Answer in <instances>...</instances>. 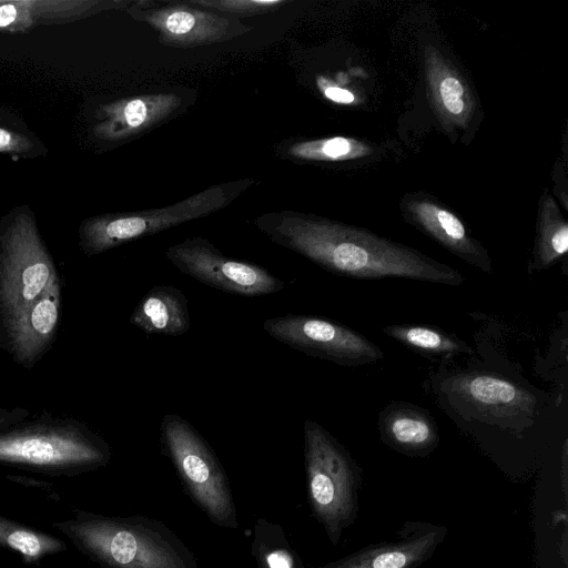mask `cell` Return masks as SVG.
Listing matches in <instances>:
<instances>
[{"label": "cell", "mask_w": 568, "mask_h": 568, "mask_svg": "<svg viewBox=\"0 0 568 568\" xmlns=\"http://www.w3.org/2000/svg\"><path fill=\"white\" fill-rule=\"evenodd\" d=\"M110 444L85 422L42 410L0 432V465L74 477L105 467Z\"/></svg>", "instance_id": "cell-4"}, {"label": "cell", "mask_w": 568, "mask_h": 568, "mask_svg": "<svg viewBox=\"0 0 568 568\" xmlns=\"http://www.w3.org/2000/svg\"><path fill=\"white\" fill-rule=\"evenodd\" d=\"M307 500L312 516L337 545L358 515L363 469L351 453L317 422L303 424Z\"/></svg>", "instance_id": "cell-5"}, {"label": "cell", "mask_w": 568, "mask_h": 568, "mask_svg": "<svg viewBox=\"0 0 568 568\" xmlns=\"http://www.w3.org/2000/svg\"><path fill=\"white\" fill-rule=\"evenodd\" d=\"M362 146L356 141L345 138H331L305 141L293 144L288 152L303 160H343L362 153Z\"/></svg>", "instance_id": "cell-19"}, {"label": "cell", "mask_w": 568, "mask_h": 568, "mask_svg": "<svg viewBox=\"0 0 568 568\" xmlns=\"http://www.w3.org/2000/svg\"><path fill=\"white\" fill-rule=\"evenodd\" d=\"M324 94L327 99L337 103H352L354 101L353 93L342 88L327 87L324 89Z\"/></svg>", "instance_id": "cell-25"}, {"label": "cell", "mask_w": 568, "mask_h": 568, "mask_svg": "<svg viewBox=\"0 0 568 568\" xmlns=\"http://www.w3.org/2000/svg\"><path fill=\"white\" fill-rule=\"evenodd\" d=\"M165 256L181 273L225 293L262 296L285 287V283L266 268L227 257L202 237L170 246Z\"/></svg>", "instance_id": "cell-9"}, {"label": "cell", "mask_w": 568, "mask_h": 568, "mask_svg": "<svg viewBox=\"0 0 568 568\" xmlns=\"http://www.w3.org/2000/svg\"><path fill=\"white\" fill-rule=\"evenodd\" d=\"M28 10L21 1L0 2V29L27 27Z\"/></svg>", "instance_id": "cell-22"}, {"label": "cell", "mask_w": 568, "mask_h": 568, "mask_svg": "<svg viewBox=\"0 0 568 568\" xmlns=\"http://www.w3.org/2000/svg\"><path fill=\"white\" fill-rule=\"evenodd\" d=\"M136 17L158 31L162 43L178 48L222 42L251 30L235 19L186 4L142 10Z\"/></svg>", "instance_id": "cell-11"}, {"label": "cell", "mask_w": 568, "mask_h": 568, "mask_svg": "<svg viewBox=\"0 0 568 568\" xmlns=\"http://www.w3.org/2000/svg\"><path fill=\"white\" fill-rule=\"evenodd\" d=\"M382 440L390 448L413 457H425L439 443V433L432 415L413 404L392 403L379 414Z\"/></svg>", "instance_id": "cell-12"}, {"label": "cell", "mask_w": 568, "mask_h": 568, "mask_svg": "<svg viewBox=\"0 0 568 568\" xmlns=\"http://www.w3.org/2000/svg\"><path fill=\"white\" fill-rule=\"evenodd\" d=\"M258 226L273 242L341 276L464 282L455 268L358 229L294 213L264 220Z\"/></svg>", "instance_id": "cell-2"}, {"label": "cell", "mask_w": 568, "mask_h": 568, "mask_svg": "<svg viewBox=\"0 0 568 568\" xmlns=\"http://www.w3.org/2000/svg\"><path fill=\"white\" fill-rule=\"evenodd\" d=\"M0 547L19 555L27 565H38L45 558L68 549L61 538L12 520L0 514Z\"/></svg>", "instance_id": "cell-15"}, {"label": "cell", "mask_w": 568, "mask_h": 568, "mask_svg": "<svg viewBox=\"0 0 568 568\" xmlns=\"http://www.w3.org/2000/svg\"><path fill=\"white\" fill-rule=\"evenodd\" d=\"M442 101L446 109L453 114H460L465 103L463 100L464 88L459 80L453 77L445 78L439 87Z\"/></svg>", "instance_id": "cell-21"}, {"label": "cell", "mask_w": 568, "mask_h": 568, "mask_svg": "<svg viewBox=\"0 0 568 568\" xmlns=\"http://www.w3.org/2000/svg\"><path fill=\"white\" fill-rule=\"evenodd\" d=\"M51 526L102 568H200L193 551L163 521L83 509Z\"/></svg>", "instance_id": "cell-3"}, {"label": "cell", "mask_w": 568, "mask_h": 568, "mask_svg": "<svg viewBox=\"0 0 568 568\" xmlns=\"http://www.w3.org/2000/svg\"><path fill=\"white\" fill-rule=\"evenodd\" d=\"M31 146V141L27 136L0 128V152L22 153Z\"/></svg>", "instance_id": "cell-23"}, {"label": "cell", "mask_w": 568, "mask_h": 568, "mask_svg": "<svg viewBox=\"0 0 568 568\" xmlns=\"http://www.w3.org/2000/svg\"><path fill=\"white\" fill-rule=\"evenodd\" d=\"M251 555L256 568H308L284 528L263 517H257L253 525Z\"/></svg>", "instance_id": "cell-16"}, {"label": "cell", "mask_w": 568, "mask_h": 568, "mask_svg": "<svg viewBox=\"0 0 568 568\" xmlns=\"http://www.w3.org/2000/svg\"><path fill=\"white\" fill-rule=\"evenodd\" d=\"M462 386L463 393L473 403L499 416L513 415L530 403V398H527L515 385L490 375L470 376L463 382Z\"/></svg>", "instance_id": "cell-17"}, {"label": "cell", "mask_w": 568, "mask_h": 568, "mask_svg": "<svg viewBox=\"0 0 568 568\" xmlns=\"http://www.w3.org/2000/svg\"><path fill=\"white\" fill-rule=\"evenodd\" d=\"M129 322L146 334L184 335L191 327L187 298L173 285H155L136 304Z\"/></svg>", "instance_id": "cell-14"}, {"label": "cell", "mask_w": 568, "mask_h": 568, "mask_svg": "<svg viewBox=\"0 0 568 568\" xmlns=\"http://www.w3.org/2000/svg\"><path fill=\"white\" fill-rule=\"evenodd\" d=\"M62 278L33 217L0 232V348L24 369L51 351L62 312Z\"/></svg>", "instance_id": "cell-1"}, {"label": "cell", "mask_w": 568, "mask_h": 568, "mask_svg": "<svg viewBox=\"0 0 568 568\" xmlns=\"http://www.w3.org/2000/svg\"><path fill=\"white\" fill-rule=\"evenodd\" d=\"M160 445L189 498L214 525L236 529L239 517L227 475L204 437L185 418L165 414Z\"/></svg>", "instance_id": "cell-6"}, {"label": "cell", "mask_w": 568, "mask_h": 568, "mask_svg": "<svg viewBox=\"0 0 568 568\" xmlns=\"http://www.w3.org/2000/svg\"><path fill=\"white\" fill-rule=\"evenodd\" d=\"M385 335L409 347L430 355L474 354L464 341L442 329L423 325H388L383 328Z\"/></svg>", "instance_id": "cell-18"}, {"label": "cell", "mask_w": 568, "mask_h": 568, "mask_svg": "<svg viewBox=\"0 0 568 568\" xmlns=\"http://www.w3.org/2000/svg\"><path fill=\"white\" fill-rule=\"evenodd\" d=\"M30 416L24 407H0V432Z\"/></svg>", "instance_id": "cell-24"}, {"label": "cell", "mask_w": 568, "mask_h": 568, "mask_svg": "<svg viewBox=\"0 0 568 568\" xmlns=\"http://www.w3.org/2000/svg\"><path fill=\"white\" fill-rule=\"evenodd\" d=\"M181 103L178 95L156 93L120 100L103 106V121L95 128L98 136L109 141L122 140L159 123Z\"/></svg>", "instance_id": "cell-13"}, {"label": "cell", "mask_w": 568, "mask_h": 568, "mask_svg": "<svg viewBox=\"0 0 568 568\" xmlns=\"http://www.w3.org/2000/svg\"><path fill=\"white\" fill-rule=\"evenodd\" d=\"M192 3L234 14L253 16L270 12L285 4L284 0H193Z\"/></svg>", "instance_id": "cell-20"}, {"label": "cell", "mask_w": 568, "mask_h": 568, "mask_svg": "<svg viewBox=\"0 0 568 568\" xmlns=\"http://www.w3.org/2000/svg\"><path fill=\"white\" fill-rule=\"evenodd\" d=\"M263 329L295 351L344 366L384 359L383 351L364 335L326 318L290 313L265 320Z\"/></svg>", "instance_id": "cell-8"}, {"label": "cell", "mask_w": 568, "mask_h": 568, "mask_svg": "<svg viewBox=\"0 0 568 568\" xmlns=\"http://www.w3.org/2000/svg\"><path fill=\"white\" fill-rule=\"evenodd\" d=\"M447 536L444 525L406 521L392 540L371 544L320 567L308 568H418Z\"/></svg>", "instance_id": "cell-10"}, {"label": "cell", "mask_w": 568, "mask_h": 568, "mask_svg": "<svg viewBox=\"0 0 568 568\" xmlns=\"http://www.w3.org/2000/svg\"><path fill=\"white\" fill-rule=\"evenodd\" d=\"M226 201V190L213 186L165 207L95 217L82 225L80 246L88 256L100 254L134 239L205 216L224 206Z\"/></svg>", "instance_id": "cell-7"}]
</instances>
